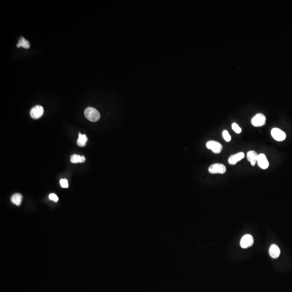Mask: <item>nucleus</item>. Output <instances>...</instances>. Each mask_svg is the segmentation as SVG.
<instances>
[{"label":"nucleus","mask_w":292,"mask_h":292,"mask_svg":"<svg viewBox=\"0 0 292 292\" xmlns=\"http://www.w3.org/2000/svg\"><path fill=\"white\" fill-rule=\"evenodd\" d=\"M27 72L34 70L36 73H42L45 72V66L42 61L39 60L36 56L32 55L28 62V65L25 67Z\"/></svg>","instance_id":"obj_5"},{"label":"nucleus","mask_w":292,"mask_h":292,"mask_svg":"<svg viewBox=\"0 0 292 292\" xmlns=\"http://www.w3.org/2000/svg\"><path fill=\"white\" fill-rule=\"evenodd\" d=\"M20 292H32L31 291H29V290H24V291H22Z\"/></svg>","instance_id":"obj_7"},{"label":"nucleus","mask_w":292,"mask_h":292,"mask_svg":"<svg viewBox=\"0 0 292 292\" xmlns=\"http://www.w3.org/2000/svg\"><path fill=\"white\" fill-rule=\"evenodd\" d=\"M66 164L62 158H54L46 164V174L51 179L60 177L65 171Z\"/></svg>","instance_id":"obj_2"},{"label":"nucleus","mask_w":292,"mask_h":292,"mask_svg":"<svg viewBox=\"0 0 292 292\" xmlns=\"http://www.w3.org/2000/svg\"><path fill=\"white\" fill-rule=\"evenodd\" d=\"M127 173L131 180L137 182H146L150 178L148 166L138 161H132L127 165Z\"/></svg>","instance_id":"obj_1"},{"label":"nucleus","mask_w":292,"mask_h":292,"mask_svg":"<svg viewBox=\"0 0 292 292\" xmlns=\"http://www.w3.org/2000/svg\"><path fill=\"white\" fill-rule=\"evenodd\" d=\"M90 277L93 282H100L102 281V270L99 269H92L90 272Z\"/></svg>","instance_id":"obj_6"},{"label":"nucleus","mask_w":292,"mask_h":292,"mask_svg":"<svg viewBox=\"0 0 292 292\" xmlns=\"http://www.w3.org/2000/svg\"><path fill=\"white\" fill-rule=\"evenodd\" d=\"M128 241V237L126 234H120L115 231H110L106 236V242L110 245L124 244Z\"/></svg>","instance_id":"obj_3"},{"label":"nucleus","mask_w":292,"mask_h":292,"mask_svg":"<svg viewBox=\"0 0 292 292\" xmlns=\"http://www.w3.org/2000/svg\"><path fill=\"white\" fill-rule=\"evenodd\" d=\"M75 292H82V291H80V290H78V291H75Z\"/></svg>","instance_id":"obj_8"},{"label":"nucleus","mask_w":292,"mask_h":292,"mask_svg":"<svg viewBox=\"0 0 292 292\" xmlns=\"http://www.w3.org/2000/svg\"><path fill=\"white\" fill-rule=\"evenodd\" d=\"M131 212V207L129 204V202L122 201L121 200L119 199L118 201L116 212H115L117 219L119 220H127L128 219L129 214Z\"/></svg>","instance_id":"obj_4"}]
</instances>
